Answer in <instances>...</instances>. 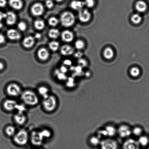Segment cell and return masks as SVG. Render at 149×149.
<instances>
[{"label": "cell", "instance_id": "cell-1", "mask_svg": "<svg viewBox=\"0 0 149 149\" xmlns=\"http://www.w3.org/2000/svg\"><path fill=\"white\" fill-rule=\"evenodd\" d=\"M21 98L24 103L29 106H35L39 102V98L37 94L30 90H26L22 93Z\"/></svg>", "mask_w": 149, "mask_h": 149}, {"label": "cell", "instance_id": "cell-2", "mask_svg": "<svg viewBox=\"0 0 149 149\" xmlns=\"http://www.w3.org/2000/svg\"><path fill=\"white\" fill-rule=\"evenodd\" d=\"M42 104L45 110L48 112H53L57 106V99L54 95H49L43 99Z\"/></svg>", "mask_w": 149, "mask_h": 149}, {"label": "cell", "instance_id": "cell-3", "mask_svg": "<svg viewBox=\"0 0 149 149\" xmlns=\"http://www.w3.org/2000/svg\"><path fill=\"white\" fill-rule=\"evenodd\" d=\"M62 25L65 27H70L74 24L76 18L74 14L70 11H65L62 14L60 18Z\"/></svg>", "mask_w": 149, "mask_h": 149}, {"label": "cell", "instance_id": "cell-4", "mask_svg": "<svg viewBox=\"0 0 149 149\" xmlns=\"http://www.w3.org/2000/svg\"><path fill=\"white\" fill-rule=\"evenodd\" d=\"M29 139V134L25 130L19 131L14 136L13 140L16 144L19 146H24L27 144Z\"/></svg>", "mask_w": 149, "mask_h": 149}, {"label": "cell", "instance_id": "cell-5", "mask_svg": "<svg viewBox=\"0 0 149 149\" xmlns=\"http://www.w3.org/2000/svg\"><path fill=\"white\" fill-rule=\"evenodd\" d=\"M21 89L19 85L17 84L12 83L8 85L6 92L8 95L12 97H17L21 95Z\"/></svg>", "mask_w": 149, "mask_h": 149}, {"label": "cell", "instance_id": "cell-6", "mask_svg": "<svg viewBox=\"0 0 149 149\" xmlns=\"http://www.w3.org/2000/svg\"><path fill=\"white\" fill-rule=\"evenodd\" d=\"M102 149H117L118 143L115 140L107 139L101 141L100 143Z\"/></svg>", "mask_w": 149, "mask_h": 149}, {"label": "cell", "instance_id": "cell-7", "mask_svg": "<svg viewBox=\"0 0 149 149\" xmlns=\"http://www.w3.org/2000/svg\"><path fill=\"white\" fill-rule=\"evenodd\" d=\"M30 140L32 144L35 146H39L42 144L44 139L40 131H33L31 133Z\"/></svg>", "mask_w": 149, "mask_h": 149}, {"label": "cell", "instance_id": "cell-8", "mask_svg": "<svg viewBox=\"0 0 149 149\" xmlns=\"http://www.w3.org/2000/svg\"><path fill=\"white\" fill-rule=\"evenodd\" d=\"M44 8L43 5L40 3H37L33 5L31 8V12L33 15L39 16L42 15L44 12Z\"/></svg>", "mask_w": 149, "mask_h": 149}, {"label": "cell", "instance_id": "cell-9", "mask_svg": "<svg viewBox=\"0 0 149 149\" xmlns=\"http://www.w3.org/2000/svg\"><path fill=\"white\" fill-rule=\"evenodd\" d=\"M123 149H140V145L138 141L133 139H129L125 141L123 145Z\"/></svg>", "mask_w": 149, "mask_h": 149}, {"label": "cell", "instance_id": "cell-10", "mask_svg": "<svg viewBox=\"0 0 149 149\" xmlns=\"http://www.w3.org/2000/svg\"><path fill=\"white\" fill-rule=\"evenodd\" d=\"M118 132L120 136L125 138L129 136L132 133V131L129 127L127 125H122L118 128Z\"/></svg>", "mask_w": 149, "mask_h": 149}, {"label": "cell", "instance_id": "cell-11", "mask_svg": "<svg viewBox=\"0 0 149 149\" xmlns=\"http://www.w3.org/2000/svg\"><path fill=\"white\" fill-rule=\"evenodd\" d=\"M91 14L87 9H81L79 13V18L82 22H88L91 19Z\"/></svg>", "mask_w": 149, "mask_h": 149}, {"label": "cell", "instance_id": "cell-12", "mask_svg": "<svg viewBox=\"0 0 149 149\" xmlns=\"http://www.w3.org/2000/svg\"><path fill=\"white\" fill-rule=\"evenodd\" d=\"M17 103L13 100L8 99L4 102L3 106L6 110L11 112L15 109Z\"/></svg>", "mask_w": 149, "mask_h": 149}, {"label": "cell", "instance_id": "cell-13", "mask_svg": "<svg viewBox=\"0 0 149 149\" xmlns=\"http://www.w3.org/2000/svg\"><path fill=\"white\" fill-rule=\"evenodd\" d=\"M7 34L8 38L11 40H18L21 37L20 33L14 29L8 30L7 31Z\"/></svg>", "mask_w": 149, "mask_h": 149}, {"label": "cell", "instance_id": "cell-14", "mask_svg": "<svg viewBox=\"0 0 149 149\" xmlns=\"http://www.w3.org/2000/svg\"><path fill=\"white\" fill-rule=\"evenodd\" d=\"M14 120L17 124L19 125H22L26 121V117L24 113L18 112L14 116Z\"/></svg>", "mask_w": 149, "mask_h": 149}, {"label": "cell", "instance_id": "cell-15", "mask_svg": "<svg viewBox=\"0 0 149 149\" xmlns=\"http://www.w3.org/2000/svg\"><path fill=\"white\" fill-rule=\"evenodd\" d=\"M6 17L7 24L9 25H13L15 24L17 21V16L14 12L8 11L6 13Z\"/></svg>", "mask_w": 149, "mask_h": 149}, {"label": "cell", "instance_id": "cell-16", "mask_svg": "<svg viewBox=\"0 0 149 149\" xmlns=\"http://www.w3.org/2000/svg\"><path fill=\"white\" fill-rule=\"evenodd\" d=\"M61 37L63 41L70 42L73 40L74 35L73 33L69 30H65L62 33Z\"/></svg>", "mask_w": 149, "mask_h": 149}, {"label": "cell", "instance_id": "cell-17", "mask_svg": "<svg viewBox=\"0 0 149 149\" xmlns=\"http://www.w3.org/2000/svg\"><path fill=\"white\" fill-rule=\"evenodd\" d=\"M61 53L65 56H70L73 54L74 49L72 46L68 45H63L61 49Z\"/></svg>", "mask_w": 149, "mask_h": 149}, {"label": "cell", "instance_id": "cell-18", "mask_svg": "<svg viewBox=\"0 0 149 149\" xmlns=\"http://www.w3.org/2000/svg\"><path fill=\"white\" fill-rule=\"evenodd\" d=\"M38 56L40 60H46L49 57V52L47 49L45 48H42L38 52Z\"/></svg>", "mask_w": 149, "mask_h": 149}, {"label": "cell", "instance_id": "cell-19", "mask_svg": "<svg viewBox=\"0 0 149 149\" xmlns=\"http://www.w3.org/2000/svg\"><path fill=\"white\" fill-rule=\"evenodd\" d=\"M9 4L14 9L19 10L22 8L23 3L21 0H9Z\"/></svg>", "mask_w": 149, "mask_h": 149}, {"label": "cell", "instance_id": "cell-20", "mask_svg": "<svg viewBox=\"0 0 149 149\" xmlns=\"http://www.w3.org/2000/svg\"><path fill=\"white\" fill-rule=\"evenodd\" d=\"M34 38L31 36L25 37L23 41V45L27 48L31 47L34 45Z\"/></svg>", "mask_w": 149, "mask_h": 149}, {"label": "cell", "instance_id": "cell-21", "mask_svg": "<svg viewBox=\"0 0 149 149\" xmlns=\"http://www.w3.org/2000/svg\"><path fill=\"white\" fill-rule=\"evenodd\" d=\"M135 8L137 11L140 13H144L147 10V6L144 1H139L135 5Z\"/></svg>", "mask_w": 149, "mask_h": 149}, {"label": "cell", "instance_id": "cell-22", "mask_svg": "<svg viewBox=\"0 0 149 149\" xmlns=\"http://www.w3.org/2000/svg\"><path fill=\"white\" fill-rule=\"evenodd\" d=\"M84 6V2L76 0L72 1L70 4V6L72 9L75 10L81 9Z\"/></svg>", "mask_w": 149, "mask_h": 149}, {"label": "cell", "instance_id": "cell-23", "mask_svg": "<svg viewBox=\"0 0 149 149\" xmlns=\"http://www.w3.org/2000/svg\"><path fill=\"white\" fill-rule=\"evenodd\" d=\"M48 88L45 86H41L38 89V92L40 95L43 97V99L47 98L49 95Z\"/></svg>", "mask_w": 149, "mask_h": 149}, {"label": "cell", "instance_id": "cell-24", "mask_svg": "<svg viewBox=\"0 0 149 149\" xmlns=\"http://www.w3.org/2000/svg\"><path fill=\"white\" fill-rule=\"evenodd\" d=\"M103 54L105 58L108 60L112 59L114 56L113 50L110 47H107L104 50Z\"/></svg>", "mask_w": 149, "mask_h": 149}, {"label": "cell", "instance_id": "cell-25", "mask_svg": "<svg viewBox=\"0 0 149 149\" xmlns=\"http://www.w3.org/2000/svg\"><path fill=\"white\" fill-rule=\"evenodd\" d=\"M107 133L108 136L113 137L115 135L116 133V130L113 126L111 125H108L105 128Z\"/></svg>", "mask_w": 149, "mask_h": 149}, {"label": "cell", "instance_id": "cell-26", "mask_svg": "<svg viewBox=\"0 0 149 149\" xmlns=\"http://www.w3.org/2000/svg\"><path fill=\"white\" fill-rule=\"evenodd\" d=\"M60 32L57 29H52L49 30L48 33L49 37L50 38L56 39L60 36Z\"/></svg>", "mask_w": 149, "mask_h": 149}, {"label": "cell", "instance_id": "cell-27", "mask_svg": "<svg viewBox=\"0 0 149 149\" xmlns=\"http://www.w3.org/2000/svg\"><path fill=\"white\" fill-rule=\"evenodd\" d=\"M138 142L139 144L141 146L145 147L149 143V139L146 136H141L139 138Z\"/></svg>", "mask_w": 149, "mask_h": 149}, {"label": "cell", "instance_id": "cell-28", "mask_svg": "<svg viewBox=\"0 0 149 149\" xmlns=\"http://www.w3.org/2000/svg\"><path fill=\"white\" fill-rule=\"evenodd\" d=\"M34 26L37 30H41L44 28L45 24L44 22L41 19H37L35 21Z\"/></svg>", "mask_w": 149, "mask_h": 149}, {"label": "cell", "instance_id": "cell-29", "mask_svg": "<svg viewBox=\"0 0 149 149\" xmlns=\"http://www.w3.org/2000/svg\"><path fill=\"white\" fill-rule=\"evenodd\" d=\"M5 132L7 135L9 136H14L15 134V128L13 126H8L6 128Z\"/></svg>", "mask_w": 149, "mask_h": 149}, {"label": "cell", "instance_id": "cell-30", "mask_svg": "<svg viewBox=\"0 0 149 149\" xmlns=\"http://www.w3.org/2000/svg\"><path fill=\"white\" fill-rule=\"evenodd\" d=\"M131 21L134 24H138L141 22L142 20V18L140 15L139 14H134L131 17Z\"/></svg>", "mask_w": 149, "mask_h": 149}, {"label": "cell", "instance_id": "cell-31", "mask_svg": "<svg viewBox=\"0 0 149 149\" xmlns=\"http://www.w3.org/2000/svg\"><path fill=\"white\" fill-rule=\"evenodd\" d=\"M49 47L53 51H56L58 50L60 46V44L58 42L53 41L49 43Z\"/></svg>", "mask_w": 149, "mask_h": 149}, {"label": "cell", "instance_id": "cell-32", "mask_svg": "<svg viewBox=\"0 0 149 149\" xmlns=\"http://www.w3.org/2000/svg\"><path fill=\"white\" fill-rule=\"evenodd\" d=\"M40 132L43 139L50 138L52 135L51 132L47 129H44L40 131Z\"/></svg>", "mask_w": 149, "mask_h": 149}, {"label": "cell", "instance_id": "cell-33", "mask_svg": "<svg viewBox=\"0 0 149 149\" xmlns=\"http://www.w3.org/2000/svg\"><path fill=\"white\" fill-rule=\"evenodd\" d=\"M130 73L133 77H137L140 74V70L138 68L133 67L130 70Z\"/></svg>", "mask_w": 149, "mask_h": 149}, {"label": "cell", "instance_id": "cell-34", "mask_svg": "<svg viewBox=\"0 0 149 149\" xmlns=\"http://www.w3.org/2000/svg\"><path fill=\"white\" fill-rule=\"evenodd\" d=\"M90 142L91 144L93 146H96L100 144L101 141H100V138H99L98 136H93L90 139Z\"/></svg>", "mask_w": 149, "mask_h": 149}, {"label": "cell", "instance_id": "cell-35", "mask_svg": "<svg viewBox=\"0 0 149 149\" xmlns=\"http://www.w3.org/2000/svg\"><path fill=\"white\" fill-rule=\"evenodd\" d=\"M55 74H56L57 75L58 79L59 80H65V79H67V77H66L65 73H63L60 72V70H56Z\"/></svg>", "mask_w": 149, "mask_h": 149}, {"label": "cell", "instance_id": "cell-36", "mask_svg": "<svg viewBox=\"0 0 149 149\" xmlns=\"http://www.w3.org/2000/svg\"><path fill=\"white\" fill-rule=\"evenodd\" d=\"M75 46L77 49L81 50L84 47L85 43L82 40H78L75 42Z\"/></svg>", "mask_w": 149, "mask_h": 149}, {"label": "cell", "instance_id": "cell-37", "mask_svg": "<svg viewBox=\"0 0 149 149\" xmlns=\"http://www.w3.org/2000/svg\"><path fill=\"white\" fill-rule=\"evenodd\" d=\"M48 22L49 25L52 26H55L58 24V20L56 17H52L49 19Z\"/></svg>", "mask_w": 149, "mask_h": 149}, {"label": "cell", "instance_id": "cell-38", "mask_svg": "<svg viewBox=\"0 0 149 149\" xmlns=\"http://www.w3.org/2000/svg\"><path fill=\"white\" fill-rule=\"evenodd\" d=\"M132 132L136 136H140L141 135L143 132V130L140 127H136L134 128Z\"/></svg>", "mask_w": 149, "mask_h": 149}, {"label": "cell", "instance_id": "cell-39", "mask_svg": "<svg viewBox=\"0 0 149 149\" xmlns=\"http://www.w3.org/2000/svg\"><path fill=\"white\" fill-rule=\"evenodd\" d=\"M85 5L88 8H92L95 5L94 0H85L84 1Z\"/></svg>", "mask_w": 149, "mask_h": 149}, {"label": "cell", "instance_id": "cell-40", "mask_svg": "<svg viewBox=\"0 0 149 149\" xmlns=\"http://www.w3.org/2000/svg\"><path fill=\"white\" fill-rule=\"evenodd\" d=\"M18 27L19 29L21 30V31H24L26 29L27 26L25 23L23 22H21L19 23Z\"/></svg>", "mask_w": 149, "mask_h": 149}, {"label": "cell", "instance_id": "cell-41", "mask_svg": "<svg viewBox=\"0 0 149 149\" xmlns=\"http://www.w3.org/2000/svg\"><path fill=\"white\" fill-rule=\"evenodd\" d=\"M98 137L99 138L102 137H106L108 136L107 133L105 130H100L98 132Z\"/></svg>", "mask_w": 149, "mask_h": 149}, {"label": "cell", "instance_id": "cell-42", "mask_svg": "<svg viewBox=\"0 0 149 149\" xmlns=\"http://www.w3.org/2000/svg\"><path fill=\"white\" fill-rule=\"evenodd\" d=\"M15 109L18 111V112L24 113L26 109L25 107L23 105L18 104H17Z\"/></svg>", "mask_w": 149, "mask_h": 149}, {"label": "cell", "instance_id": "cell-43", "mask_svg": "<svg viewBox=\"0 0 149 149\" xmlns=\"http://www.w3.org/2000/svg\"><path fill=\"white\" fill-rule=\"evenodd\" d=\"M45 4L46 6L49 9L53 8L54 5V3L52 0H46Z\"/></svg>", "mask_w": 149, "mask_h": 149}, {"label": "cell", "instance_id": "cell-44", "mask_svg": "<svg viewBox=\"0 0 149 149\" xmlns=\"http://www.w3.org/2000/svg\"><path fill=\"white\" fill-rule=\"evenodd\" d=\"M68 81L67 82V85L68 86L72 87L74 85V80L72 78H69L68 79Z\"/></svg>", "mask_w": 149, "mask_h": 149}, {"label": "cell", "instance_id": "cell-45", "mask_svg": "<svg viewBox=\"0 0 149 149\" xmlns=\"http://www.w3.org/2000/svg\"><path fill=\"white\" fill-rule=\"evenodd\" d=\"M60 70L62 73H65L68 71V69L65 66L63 65L60 67Z\"/></svg>", "mask_w": 149, "mask_h": 149}, {"label": "cell", "instance_id": "cell-46", "mask_svg": "<svg viewBox=\"0 0 149 149\" xmlns=\"http://www.w3.org/2000/svg\"><path fill=\"white\" fill-rule=\"evenodd\" d=\"M63 63L65 65L70 66L72 65V62L71 61L67 59L63 61Z\"/></svg>", "mask_w": 149, "mask_h": 149}, {"label": "cell", "instance_id": "cell-47", "mask_svg": "<svg viewBox=\"0 0 149 149\" xmlns=\"http://www.w3.org/2000/svg\"><path fill=\"white\" fill-rule=\"evenodd\" d=\"M6 0H0V7L3 8L6 5Z\"/></svg>", "mask_w": 149, "mask_h": 149}, {"label": "cell", "instance_id": "cell-48", "mask_svg": "<svg viewBox=\"0 0 149 149\" xmlns=\"http://www.w3.org/2000/svg\"><path fill=\"white\" fill-rule=\"evenodd\" d=\"M5 36L2 34H0V44L5 42Z\"/></svg>", "mask_w": 149, "mask_h": 149}, {"label": "cell", "instance_id": "cell-49", "mask_svg": "<svg viewBox=\"0 0 149 149\" xmlns=\"http://www.w3.org/2000/svg\"><path fill=\"white\" fill-rule=\"evenodd\" d=\"M6 16V13H4L0 11V21H2V19H5Z\"/></svg>", "mask_w": 149, "mask_h": 149}, {"label": "cell", "instance_id": "cell-50", "mask_svg": "<svg viewBox=\"0 0 149 149\" xmlns=\"http://www.w3.org/2000/svg\"><path fill=\"white\" fill-rule=\"evenodd\" d=\"M79 64H81L83 66H85L86 65V62L85 61L82 60V59H81V60H79Z\"/></svg>", "mask_w": 149, "mask_h": 149}, {"label": "cell", "instance_id": "cell-51", "mask_svg": "<svg viewBox=\"0 0 149 149\" xmlns=\"http://www.w3.org/2000/svg\"><path fill=\"white\" fill-rule=\"evenodd\" d=\"M41 37V34L39 33H36L35 34V37L37 39H40Z\"/></svg>", "mask_w": 149, "mask_h": 149}, {"label": "cell", "instance_id": "cell-52", "mask_svg": "<svg viewBox=\"0 0 149 149\" xmlns=\"http://www.w3.org/2000/svg\"><path fill=\"white\" fill-rule=\"evenodd\" d=\"M82 55V54L81 52H77L76 53V54L75 55V56H76V57L79 58Z\"/></svg>", "mask_w": 149, "mask_h": 149}, {"label": "cell", "instance_id": "cell-53", "mask_svg": "<svg viewBox=\"0 0 149 149\" xmlns=\"http://www.w3.org/2000/svg\"><path fill=\"white\" fill-rule=\"evenodd\" d=\"M4 68V65L2 62H0V70H2Z\"/></svg>", "mask_w": 149, "mask_h": 149}, {"label": "cell", "instance_id": "cell-54", "mask_svg": "<svg viewBox=\"0 0 149 149\" xmlns=\"http://www.w3.org/2000/svg\"><path fill=\"white\" fill-rule=\"evenodd\" d=\"M3 27V24L2 22V21H0V29L2 28Z\"/></svg>", "mask_w": 149, "mask_h": 149}, {"label": "cell", "instance_id": "cell-55", "mask_svg": "<svg viewBox=\"0 0 149 149\" xmlns=\"http://www.w3.org/2000/svg\"><path fill=\"white\" fill-rule=\"evenodd\" d=\"M55 1H56V2H62V1H63V0H55Z\"/></svg>", "mask_w": 149, "mask_h": 149}, {"label": "cell", "instance_id": "cell-56", "mask_svg": "<svg viewBox=\"0 0 149 149\" xmlns=\"http://www.w3.org/2000/svg\"><path fill=\"white\" fill-rule=\"evenodd\" d=\"M42 149L40 148V149Z\"/></svg>", "mask_w": 149, "mask_h": 149}, {"label": "cell", "instance_id": "cell-57", "mask_svg": "<svg viewBox=\"0 0 149 149\" xmlns=\"http://www.w3.org/2000/svg\"><path fill=\"white\" fill-rule=\"evenodd\" d=\"M148 149H149V148H148Z\"/></svg>", "mask_w": 149, "mask_h": 149}]
</instances>
